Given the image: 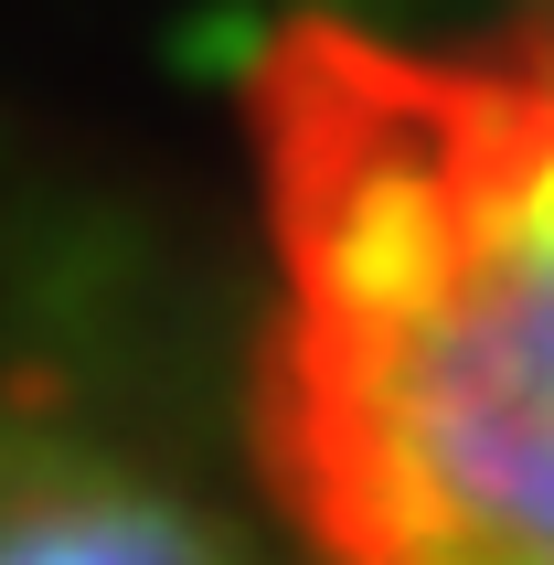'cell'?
Segmentation results:
<instances>
[{"mask_svg":"<svg viewBox=\"0 0 554 565\" xmlns=\"http://www.w3.org/2000/svg\"><path fill=\"white\" fill-rule=\"evenodd\" d=\"M267 448L299 565H554V0L256 64Z\"/></svg>","mask_w":554,"mask_h":565,"instance_id":"6da1fadb","label":"cell"},{"mask_svg":"<svg viewBox=\"0 0 554 565\" xmlns=\"http://www.w3.org/2000/svg\"><path fill=\"white\" fill-rule=\"evenodd\" d=\"M0 565H299L160 448L0 374Z\"/></svg>","mask_w":554,"mask_h":565,"instance_id":"7a4b0ae2","label":"cell"}]
</instances>
